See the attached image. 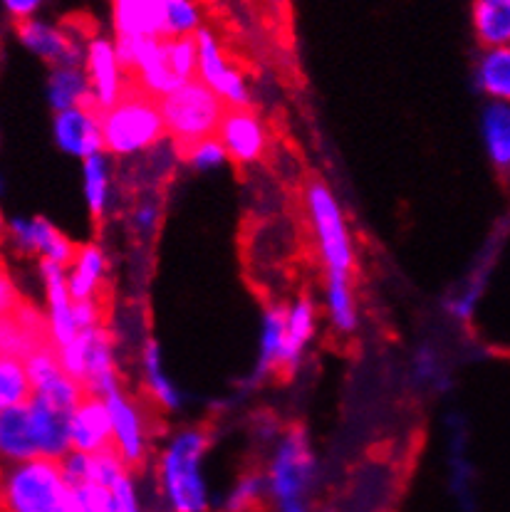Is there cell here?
<instances>
[{"instance_id": "obj_13", "label": "cell", "mask_w": 510, "mask_h": 512, "mask_svg": "<svg viewBox=\"0 0 510 512\" xmlns=\"http://www.w3.org/2000/svg\"><path fill=\"white\" fill-rule=\"evenodd\" d=\"M5 233L18 250L38 255L40 260H50L62 268H67L75 258L77 245L57 231L48 218H10L5 223Z\"/></svg>"}, {"instance_id": "obj_40", "label": "cell", "mask_w": 510, "mask_h": 512, "mask_svg": "<svg viewBox=\"0 0 510 512\" xmlns=\"http://www.w3.org/2000/svg\"><path fill=\"white\" fill-rule=\"evenodd\" d=\"M436 372H439V367H436V354L431 352V349H421L419 362H416V374H419V379H431V376H436Z\"/></svg>"}, {"instance_id": "obj_12", "label": "cell", "mask_w": 510, "mask_h": 512, "mask_svg": "<svg viewBox=\"0 0 510 512\" xmlns=\"http://www.w3.org/2000/svg\"><path fill=\"white\" fill-rule=\"evenodd\" d=\"M82 67H85L87 82H90L92 104L100 114L107 112L129 87V77L124 75L122 65H119L112 38L95 35V38L87 40L85 65Z\"/></svg>"}, {"instance_id": "obj_10", "label": "cell", "mask_w": 510, "mask_h": 512, "mask_svg": "<svg viewBox=\"0 0 510 512\" xmlns=\"http://www.w3.org/2000/svg\"><path fill=\"white\" fill-rule=\"evenodd\" d=\"M20 45L50 67H82L85 65V47L77 35H72L65 25L48 23L43 18H30L15 23Z\"/></svg>"}, {"instance_id": "obj_15", "label": "cell", "mask_w": 510, "mask_h": 512, "mask_svg": "<svg viewBox=\"0 0 510 512\" xmlns=\"http://www.w3.org/2000/svg\"><path fill=\"white\" fill-rule=\"evenodd\" d=\"M82 347H85V367H82V389L87 396H104L109 391L119 389L117 364H114V344L109 332L100 327L82 329L80 332Z\"/></svg>"}, {"instance_id": "obj_25", "label": "cell", "mask_w": 510, "mask_h": 512, "mask_svg": "<svg viewBox=\"0 0 510 512\" xmlns=\"http://www.w3.org/2000/svg\"><path fill=\"white\" fill-rule=\"evenodd\" d=\"M82 188H85L90 216L95 221H102L107 216L109 193H112V169H109V156L104 151L82 161Z\"/></svg>"}, {"instance_id": "obj_34", "label": "cell", "mask_w": 510, "mask_h": 512, "mask_svg": "<svg viewBox=\"0 0 510 512\" xmlns=\"http://www.w3.org/2000/svg\"><path fill=\"white\" fill-rule=\"evenodd\" d=\"M70 512H117L112 490L95 480L70 485Z\"/></svg>"}, {"instance_id": "obj_6", "label": "cell", "mask_w": 510, "mask_h": 512, "mask_svg": "<svg viewBox=\"0 0 510 512\" xmlns=\"http://www.w3.org/2000/svg\"><path fill=\"white\" fill-rule=\"evenodd\" d=\"M156 104H159L166 139H171L176 154L189 149L196 141L216 137L223 112L228 109L201 80L176 87L174 92L156 99Z\"/></svg>"}, {"instance_id": "obj_20", "label": "cell", "mask_w": 510, "mask_h": 512, "mask_svg": "<svg viewBox=\"0 0 510 512\" xmlns=\"http://www.w3.org/2000/svg\"><path fill=\"white\" fill-rule=\"evenodd\" d=\"M317 310L310 297H298L290 307H285V337H283V359H280V374L295 372L303 359L305 347L315 334Z\"/></svg>"}, {"instance_id": "obj_26", "label": "cell", "mask_w": 510, "mask_h": 512, "mask_svg": "<svg viewBox=\"0 0 510 512\" xmlns=\"http://www.w3.org/2000/svg\"><path fill=\"white\" fill-rule=\"evenodd\" d=\"M478 90H483L493 102H508L510 97V47L486 50L476 67Z\"/></svg>"}, {"instance_id": "obj_39", "label": "cell", "mask_w": 510, "mask_h": 512, "mask_svg": "<svg viewBox=\"0 0 510 512\" xmlns=\"http://www.w3.org/2000/svg\"><path fill=\"white\" fill-rule=\"evenodd\" d=\"M159 206L152 201L142 203V206L137 208V216H134V228H137L139 233H154L156 226H159Z\"/></svg>"}, {"instance_id": "obj_24", "label": "cell", "mask_w": 510, "mask_h": 512, "mask_svg": "<svg viewBox=\"0 0 510 512\" xmlns=\"http://www.w3.org/2000/svg\"><path fill=\"white\" fill-rule=\"evenodd\" d=\"M483 141L488 159L498 171L510 169V107L508 102H491L483 112Z\"/></svg>"}, {"instance_id": "obj_2", "label": "cell", "mask_w": 510, "mask_h": 512, "mask_svg": "<svg viewBox=\"0 0 510 512\" xmlns=\"http://www.w3.org/2000/svg\"><path fill=\"white\" fill-rule=\"evenodd\" d=\"M208 436L201 428L176 433L159 456V495L166 512H211L213 495L208 488L204 458Z\"/></svg>"}, {"instance_id": "obj_19", "label": "cell", "mask_w": 510, "mask_h": 512, "mask_svg": "<svg viewBox=\"0 0 510 512\" xmlns=\"http://www.w3.org/2000/svg\"><path fill=\"white\" fill-rule=\"evenodd\" d=\"M67 268V292L72 302L100 300L107 275V255L100 245H77L75 258Z\"/></svg>"}, {"instance_id": "obj_33", "label": "cell", "mask_w": 510, "mask_h": 512, "mask_svg": "<svg viewBox=\"0 0 510 512\" xmlns=\"http://www.w3.org/2000/svg\"><path fill=\"white\" fill-rule=\"evenodd\" d=\"M166 65L179 85L196 80V43L191 38H166L164 40Z\"/></svg>"}, {"instance_id": "obj_1", "label": "cell", "mask_w": 510, "mask_h": 512, "mask_svg": "<svg viewBox=\"0 0 510 512\" xmlns=\"http://www.w3.org/2000/svg\"><path fill=\"white\" fill-rule=\"evenodd\" d=\"M70 414L52 409L38 396L0 414V466L50 458L62 461L70 453Z\"/></svg>"}, {"instance_id": "obj_36", "label": "cell", "mask_w": 510, "mask_h": 512, "mask_svg": "<svg viewBox=\"0 0 510 512\" xmlns=\"http://www.w3.org/2000/svg\"><path fill=\"white\" fill-rule=\"evenodd\" d=\"M72 320L77 332L102 325V300H80L72 302Z\"/></svg>"}, {"instance_id": "obj_28", "label": "cell", "mask_w": 510, "mask_h": 512, "mask_svg": "<svg viewBox=\"0 0 510 512\" xmlns=\"http://www.w3.org/2000/svg\"><path fill=\"white\" fill-rule=\"evenodd\" d=\"M327 315H330L332 325L337 332H355L357 327V307L355 295H352V282L350 275H335L327 273Z\"/></svg>"}, {"instance_id": "obj_21", "label": "cell", "mask_w": 510, "mask_h": 512, "mask_svg": "<svg viewBox=\"0 0 510 512\" xmlns=\"http://www.w3.org/2000/svg\"><path fill=\"white\" fill-rule=\"evenodd\" d=\"M473 33L483 50L508 47L510 43V0H473Z\"/></svg>"}, {"instance_id": "obj_30", "label": "cell", "mask_w": 510, "mask_h": 512, "mask_svg": "<svg viewBox=\"0 0 510 512\" xmlns=\"http://www.w3.org/2000/svg\"><path fill=\"white\" fill-rule=\"evenodd\" d=\"M265 503V475L263 473H246L231 485L223 495L218 510L221 512H255Z\"/></svg>"}, {"instance_id": "obj_17", "label": "cell", "mask_w": 510, "mask_h": 512, "mask_svg": "<svg viewBox=\"0 0 510 512\" xmlns=\"http://www.w3.org/2000/svg\"><path fill=\"white\" fill-rule=\"evenodd\" d=\"M45 292H48V337L55 349L67 347L77 337L75 320H72V297L67 292V268L40 260Z\"/></svg>"}, {"instance_id": "obj_4", "label": "cell", "mask_w": 510, "mask_h": 512, "mask_svg": "<svg viewBox=\"0 0 510 512\" xmlns=\"http://www.w3.org/2000/svg\"><path fill=\"white\" fill-rule=\"evenodd\" d=\"M104 154L129 159L152 151L166 139L159 104L129 82L119 102L100 114Z\"/></svg>"}, {"instance_id": "obj_7", "label": "cell", "mask_w": 510, "mask_h": 512, "mask_svg": "<svg viewBox=\"0 0 510 512\" xmlns=\"http://www.w3.org/2000/svg\"><path fill=\"white\" fill-rule=\"evenodd\" d=\"M305 208L317 253H320L327 273L352 275V270H355V248H352L350 228H347L345 213H342L335 193L330 191L325 181L315 179L307 184Z\"/></svg>"}, {"instance_id": "obj_22", "label": "cell", "mask_w": 510, "mask_h": 512, "mask_svg": "<svg viewBox=\"0 0 510 512\" xmlns=\"http://www.w3.org/2000/svg\"><path fill=\"white\" fill-rule=\"evenodd\" d=\"M285 337V307L270 305L263 315V332H260V354L255 362L251 384H263L270 374H280Z\"/></svg>"}, {"instance_id": "obj_8", "label": "cell", "mask_w": 510, "mask_h": 512, "mask_svg": "<svg viewBox=\"0 0 510 512\" xmlns=\"http://www.w3.org/2000/svg\"><path fill=\"white\" fill-rule=\"evenodd\" d=\"M194 43L196 80L204 82L208 90L216 94L226 107H251V90L246 85V77L228 62L216 33L206 28V25H201L194 33Z\"/></svg>"}, {"instance_id": "obj_23", "label": "cell", "mask_w": 510, "mask_h": 512, "mask_svg": "<svg viewBox=\"0 0 510 512\" xmlns=\"http://www.w3.org/2000/svg\"><path fill=\"white\" fill-rule=\"evenodd\" d=\"M48 102L55 112L75 107H95L85 67H52L48 77Z\"/></svg>"}, {"instance_id": "obj_37", "label": "cell", "mask_w": 510, "mask_h": 512, "mask_svg": "<svg viewBox=\"0 0 510 512\" xmlns=\"http://www.w3.org/2000/svg\"><path fill=\"white\" fill-rule=\"evenodd\" d=\"M20 302H23V297H20L18 287L10 280L8 270L0 265V315H13V310Z\"/></svg>"}, {"instance_id": "obj_27", "label": "cell", "mask_w": 510, "mask_h": 512, "mask_svg": "<svg viewBox=\"0 0 510 512\" xmlns=\"http://www.w3.org/2000/svg\"><path fill=\"white\" fill-rule=\"evenodd\" d=\"M142 367H144V381H147V389L149 394L154 396L156 404H159L161 409H169V411L181 409V394L179 389H176L174 381L169 379V374L164 372L161 349L154 339H149V342L144 344Z\"/></svg>"}, {"instance_id": "obj_41", "label": "cell", "mask_w": 510, "mask_h": 512, "mask_svg": "<svg viewBox=\"0 0 510 512\" xmlns=\"http://www.w3.org/2000/svg\"><path fill=\"white\" fill-rule=\"evenodd\" d=\"M5 233V221H3V218H0V235H3Z\"/></svg>"}, {"instance_id": "obj_29", "label": "cell", "mask_w": 510, "mask_h": 512, "mask_svg": "<svg viewBox=\"0 0 510 512\" xmlns=\"http://www.w3.org/2000/svg\"><path fill=\"white\" fill-rule=\"evenodd\" d=\"M30 396H33V389H30L23 359L0 354V414L13 409V406L25 404Z\"/></svg>"}, {"instance_id": "obj_32", "label": "cell", "mask_w": 510, "mask_h": 512, "mask_svg": "<svg viewBox=\"0 0 510 512\" xmlns=\"http://www.w3.org/2000/svg\"><path fill=\"white\" fill-rule=\"evenodd\" d=\"M43 342H50V339L35 337V334L28 332L13 315H0V354L25 359Z\"/></svg>"}, {"instance_id": "obj_3", "label": "cell", "mask_w": 510, "mask_h": 512, "mask_svg": "<svg viewBox=\"0 0 510 512\" xmlns=\"http://www.w3.org/2000/svg\"><path fill=\"white\" fill-rule=\"evenodd\" d=\"M265 500L273 512H312L317 461L303 426L288 428L265 470Z\"/></svg>"}, {"instance_id": "obj_18", "label": "cell", "mask_w": 510, "mask_h": 512, "mask_svg": "<svg viewBox=\"0 0 510 512\" xmlns=\"http://www.w3.org/2000/svg\"><path fill=\"white\" fill-rule=\"evenodd\" d=\"M166 0H112L114 35L164 38Z\"/></svg>"}, {"instance_id": "obj_14", "label": "cell", "mask_w": 510, "mask_h": 512, "mask_svg": "<svg viewBox=\"0 0 510 512\" xmlns=\"http://www.w3.org/2000/svg\"><path fill=\"white\" fill-rule=\"evenodd\" d=\"M52 134H55L57 146L65 154L85 161L87 156H95L104 151L100 112L95 107H75L65 112H55L52 122Z\"/></svg>"}, {"instance_id": "obj_9", "label": "cell", "mask_w": 510, "mask_h": 512, "mask_svg": "<svg viewBox=\"0 0 510 512\" xmlns=\"http://www.w3.org/2000/svg\"><path fill=\"white\" fill-rule=\"evenodd\" d=\"M102 401L112 423V451L122 458L129 470L142 468L149 456V426L142 406L129 399L122 386L109 391Z\"/></svg>"}, {"instance_id": "obj_5", "label": "cell", "mask_w": 510, "mask_h": 512, "mask_svg": "<svg viewBox=\"0 0 510 512\" xmlns=\"http://www.w3.org/2000/svg\"><path fill=\"white\" fill-rule=\"evenodd\" d=\"M0 512H70V483L60 461L0 466Z\"/></svg>"}, {"instance_id": "obj_31", "label": "cell", "mask_w": 510, "mask_h": 512, "mask_svg": "<svg viewBox=\"0 0 510 512\" xmlns=\"http://www.w3.org/2000/svg\"><path fill=\"white\" fill-rule=\"evenodd\" d=\"M204 25L199 0H166L164 13V40L191 38Z\"/></svg>"}, {"instance_id": "obj_35", "label": "cell", "mask_w": 510, "mask_h": 512, "mask_svg": "<svg viewBox=\"0 0 510 512\" xmlns=\"http://www.w3.org/2000/svg\"><path fill=\"white\" fill-rule=\"evenodd\" d=\"M181 159L186 161V164L194 166L196 171H211V169H218L221 164H226V151H223V146L218 144L216 137H208V139H201L196 141V144H191L189 149L181 151Z\"/></svg>"}, {"instance_id": "obj_16", "label": "cell", "mask_w": 510, "mask_h": 512, "mask_svg": "<svg viewBox=\"0 0 510 512\" xmlns=\"http://www.w3.org/2000/svg\"><path fill=\"white\" fill-rule=\"evenodd\" d=\"M67 438H70V451L85 453V456H95L112 448V423L100 396H85L70 411Z\"/></svg>"}, {"instance_id": "obj_38", "label": "cell", "mask_w": 510, "mask_h": 512, "mask_svg": "<svg viewBox=\"0 0 510 512\" xmlns=\"http://www.w3.org/2000/svg\"><path fill=\"white\" fill-rule=\"evenodd\" d=\"M0 3H3L5 13H8L15 23H23V20L38 18L45 0H0Z\"/></svg>"}, {"instance_id": "obj_11", "label": "cell", "mask_w": 510, "mask_h": 512, "mask_svg": "<svg viewBox=\"0 0 510 512\" xmlns=\"http://www.w3.org/2000/svg\"><path fill=\"white\" fill-rule=\"evenodd\" d=\"M226 159L236 166H253L268 151V132L263 119L251 107H228L216 129Z\"/></svg>"}]
</instances>
